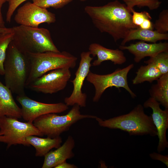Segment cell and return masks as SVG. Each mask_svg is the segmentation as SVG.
Masks as SVG:
<instances>
[{
    "mask_svg": "<svg viewBox=\"0 0 168 168\" xmlns=\"http://www.w3.org/2000/svg\"><path fill=\"white\" fill-rule=\"evenodd\" d=\"M149 90L151 97L168 109V73L163 74Z\"/></svg>",
    "mask_w": 168,
    "mask_h": 168,
    "instance_id": "cell-20",
    "label": "cell"
},
{
    "mask_svg": "<svg viewBox=\"0 0 168 168\" xmlns=\"http://www.w3.org/2000/svg\"><path fill=\"white\" fill-rule=\"evenodd\" d=\"M84 11L94 26L110 35L115 42L124 39L131 29L138 28L133 23L130 11L118 0L102 6H87Z\"/></svg>",
    "mask_w": 168,
    "mask_h": 168,
    "instance_id": "cell-1",
    "label": "cell"
},
{
    "mask_svg": "<svg viewBox=\"0 0 168 168\" xmlns=\"http://www.w3.org/2000/svg\"><path fill=\"white\" fill-rule=\"evenodd\" d=\"M17 118L3 116L0 117V142L7 144V148L13 145H29L26 138L30 135L44 136L33 122L20 121Z\"/></svg>",
    "mask_w": 168,
    "mask_h": 168,
    "instance_id": "cell-7",
    "label": "cell"
},
{
    "mask_svg": "<svg viewBox=\"0 0 168 168\" xmlns=\"http://www.w3.org/2000/svg\"><path fill=\"white\" fill-rule=\"evenodd\" d=\"M73 0H33V2L43 8L52 7L58 9L62 8Z\"/></svg>",
    "mask_w": 168,
    "mask_h": 168,
    "instance_id": "cell-26",
    "label": "cell"
},
{
    "mask_svg": "<svg viewBox=\"0 0 168 168\" xmlns=\"http://www.w3.org/2000/svg\"><path fill=\"white\" fill-rule=\"evenodd\" d=\"M75 145V140L71 135L68 136L64 143L53 151H50L44 156L42 168H54L66 160L74 156L73 149Z\"/></svg>",
    "mask_w": 168,
    "mask_h": 168,
    "instance_id": "cell-15",
    "label": "cell"
},
{
    "mask_svg": "<svg viewBox=\"0 0 168 168\" xmlns=\"http://www.w3.org/2000/svg\"><path fill=\"white\" fill-rule=\"evenodd\" d=\"M12 28L13 42L24 53L60 52L54 43L49 31L47 29L22 25Z\"/></svg>",
    "mask_w": 168,
    "mask_h": 168,
    "instance_id": "cell-4",
    "label": "cell"
},
{
    "mask_svg": "<svg viewBox=\"0 0 168 168\" xmlns=\"http://www.w3.org/2000/svg\"><path fill=\"white\" fill-rule=\"evenodd\" d=\"M89 51L81 54V60L75 73V77L70 81L73 85L72 91L69 96L64 99V103L68 106L77 104L80 107L86 106L87 96L86 93L82 92V88L84 81L90 71L91 62L93 59Z\"/></svg>",
    "mask_w": 168,
    "mask_h": 168,
    "instance_id": "cell-10",
    "label": "cell"
},
{
    "mask_svg": "<svg viewBox=\"0 0 168 168\" xmlns=\"http://www.w3.org/2000/svg\"><path fill=\"white\" fill-rule=\"evenodd\" d=\"M13 31L0 33V75H3V63L7 48L13 40Z\"/></svg>",
    "mask_w": 168,
    "mask_h": 168,
    "instance_id": "cell-22",
    "label": "cell"
},
{
    "mask_svg": "<svg viewBox=\"0 0 168 168\" xmlns=\"http://www.w3.org/2000/svg\"><path fill=\"white\" fill-rule=\"evenodd\" d=\"M88 49L91 55L97 57L92 63L94 66H99L106 61H110L114 65H122L127 60L124 53L119 49H108L100 44L93 43L89 45Z\"/></svg>",
    "mask_w": 168,
    "mask_h": 168,
    "instance_id": "cell-16",
    "label": "cell"
},
{
    "mask_svg": "<svg viewBox=\"0 0 168 168\" xmlns=\"http://www.w3.org/2000/svg\"><path fill=\"white\" fill-rule=\"evenodd\" d=\"M142 65L136 72V75L132 80L133 85H137L147 82L152 83L156 81L163 74L154 64L148 63Z\"/></svg>",
    "mask_w": 168,
    "mask_h": 168,
    "instance_id": "cell-21",
    "label": "cell"
},
{
    "mask_svg": "<svg viewBox=\"0 0 168 168\" xmlns=\"http://www.w3.org/2000/svg\"><path fill=\"white\" fill-rule=\"evenodd\" d=\"M131 12L132 13L133 23L138 28L139 26L146 21L148 19L151 20L152 19L150 14L146 11L138 12L135 11L133 8L131 10Z\"/></svg>",
    "mask_w": 168,
    "mask_h": 168,
    "instance_id": "cell-27",
    "label": "cell"
},
{
    "mask_svg": "<svg viewBox=\"0 0 168 168\" xmlns=\"http://www.w3.org/2000/svg\"><path fill=\"white\" fill-rule=\"evenodd\" d=\"M5 85L12 92L25 94L30 71L27 55L20 50L12 40L9 44L3 63Z\"/></svg>",
    "mask_w": 168,
    "mask_h": 168,
    "instance_id": "cell-3",
    "label": "cell"
},
{
    "mask_svg": "<svg viewBox=\"0 0 168 168\" xmlns=\"http://www.w3.org/2000/svg\"><path fill=\"white\" fill-rule=\"evenodd\" d=\"M134 66L133 64H131L123 68L117 69L111 73L105 75L98 74L90 71L86 79L94 86L95 88L93 101L98 102L105 90L112 87L119 89L120 88H123L133 98H135L136 95L130 88L127 80L128 74Z\"/></svg>",
    "mask_w": 168,
    "mask_h": 168,
    "instance_id": "cell-8",
    "label": "cell"
},
{
    "mask_svg": "<svg viewBox=\"0 0 168 168\" xmlns=\"http://www.w3.org/2000/svg\"><path fill=\"white\" fill-rule=\"evenodd\" d=\"M11 90L0 81V117L22 118L21 109L16 103Z\"/></svg>",
    "mask_w": 168,
    "mask_h": 168,
    "instance_id": "cell-17",
    "label": "cell"
},
{
    "mask_svg": "<svg viewBox=\"0 0 168 168\" xmlns=\"http://www.w3.org/2000/svg\"><path fill=\"white\" fill-rule=\"evenodd\" d=\"M144 62L154 64L162 74L168 73V51L159 53Z\"/></svg>",
    "mask_w": 168,
    "mask_h": 168,
    "instance_id": "cell-23",
    "label": "cell"
},
{
    "mask_svg": "<svg viewBox=\"0 0 168 168\" xmlns=\"http://www.w3.org/2000/svg\"><path fill=\"white\" fill-rule=\"evenodd\" d=\"M77 167L73 164H71L67 163L66 161H64L58 165L54 168H77Z\"/></svg>",
    "mask_w": 168,
    "mask_h": 168,
    "instance_id": "cell-30",
    "label": "cell"
},
{
    "mask_svg": "<svg viewBox=\"0 0 168 168\" xmlns=\"http://www.w3.org/2000/svg\"><path fill=\"white\" fill-rule=\"evenodd\" d=\"M154 29L158 32L162 34L167 33L168 31V10L165 9L159 14L158 18L153 23Z\"/></svg>",
    "mask_w": 168,
    "mask_h": 168,
    "instance_id": "cell-25",
    "label": "cell"
},
{
    "mask_svg": "<svg viewBox=\"0 0 168 168\" xmlns=\"http://www.w3.org/2000/svg\"><path fill=\"white\" fill-rule=\"evenodd\" d=\"M27 0H6L8 3V7L6 14V21L7 23L11 21L12 16L17 8Z\"/></svg>",
    "mask_w": 168,
    "mask_h": 168,
    "instance_id": "cell-28",
    "label": "cell"
},
{
    "mask_svg": "<svg viewBox=\"0 0 168 168\" xmlns=\"http://www.w3.org/2000/svg\"><path fill=\"white\" fill-rule=\"evenodd\" d=\"M6 2V0H0V27L2 28L6 27L2 13V8L3 4Z\"/></svg>",
    "mask_w": 168,
    "mask_h": 168,
    "instance_id": "cell-31",
    "label": "cell"
},
{
    "mask_svg": "<svg viewBox=\"0 0 168 168\" xmlns=\"http://www.w3.org/2000/svg\"><path fill=\"white\" fill-rule=\"evenodd\" d=\"M12 31V28L0 27V33Z\"/></svg>",
    "mask_w": 168,
    "mask_h": 168,
    "instance_id": "cell-32",
    "label": "cell"
},
{
    "mask_svg": "<svg viewBox=\"0 0 168 168\" xmlns=\"http://www.w3.org/2000/svg\"><path fill=\"white\" fill-rule=\"evenodd\" d=\"M71 76L70 68H58L45 73L27 87L37 92L52 94L64 90Z\"/></svg>",
    "mask_w": 168,
    "mask_h": 168,
    "instance_id": "cell-9",
    "label": "cell"
},
{
    "mask_svg": "<svg viewBox=\"0 0 168 168\" xmlns=\"http://www.w3.org/2000/svg\"><path fill=\"white\" fill-rule=\"evenodd\" d=\"M168 40V33L162 34L156 30L137 28L131 29L129 31L123 39L121 45H125L127 43L134 40L155 43L158 41Z\"/></svg>",
    "mask_w": 168,
    "mask_h": 168,
    "instance_id": "cell-19",
    "label": "cell"
},
{
    "mask_svg": "<svg viewBox=\"0 0 168 168\" xmlns=\"http://www.w3.org/2000/svg\"><path fill=\"white\" fill-rule=\"evenodd\" d=\"M16 99L21 106L22 117L27 122H33L35 119L44 114L60 113L68 109L65 103H43L32 100L25 94L18 95Z\"/></svg>",
    "mask_w": 168,
    "mask_h": 168,
    "instance_id": "cell-12",
    "label": "cell"
},
{
    "mask_svg": "<svg viewBox=\"0 0 168 168\" xmlns=\"http://www.w3.org/2000/svg\"><path fill=\"white\" fill-rule=\"evenodd\" d=\"M26 54L29 61L30 71L26 87L51 70L64 68H74L77 59V57L65 51Z\"/></svg>",
    "mask_w": 168,
    "mask_h": 168,
    "instance_id": "cell-5",
    "label": "cell"
},
{
    "mask_svg": "<svg viewBox=\"0 0 168 168\" xmlns=\"http://www.w3.org/2000/svg\"><path fill=\"white\" fill-rule=\"evenodd\" d=\"M14 19L20 25L38 27L43 23L55 22V15L33 2H28L18 9Z\"/></svg>",
    "mask_w": 168,
    "mask_h": 168,
    "instance_id": "cell-11",
    "label": "cell"
},
{
    "mask_svg": "<svg viewBox=\"0 0 168 168\" xmlns=\"http://www.w3.org/2000/svg\"><path fill=\"white\" fill-rule=\"evenodd\" d=\"M28 144L33 146L35 150L36 156H43L53 148L61 146L63 141L61 137L41 138L37 136L30 135L26 138Z\"/></svg>",
    "mask_w": 168,
    "mask_h": 168,
    "instance_id": "cell-18",
    "label": "cell"
},
{
    "mask_svg": "<svg viewBox=\"0 0 168 168\" xmlns=\"http://www.w3.org/2000/svg\"><path fill=\"white\" fill-rule=\"evenodd\" d=\"M79 0L81 2H85V1H86L88 0Z\"/></svg>",
    "mask_w": 168,
    "mask_h": 168,
    "instance_id": "cell-33",
    "label": "cell"
},
{
    "mask_svg": "<svg viewBox=\"0 0 168 168\" xmlns=\"http://www.w3.org/2000/svg\"><path fill=\"white\" fill-rule=\"evenodd\" d=\"M150 157L152 160L161 161L168 167V155H164L160 153L153 152L150 153Z\"/></svg>",
    "mask_w": 168,
    "mask_h": 168,
    "instance_id": "cell-29",
    "label": "cell"
},
{
    "mask_svg": "<svg viewBox=\"0 0 168 168\" xmlns=\"http://www.w3.org/2000/svg\"><path fill=\"white\" fill-rule=\"evenodd\" d=\"M144 107L138 104L128 113L108 119L95 118L99 126L111 129H119L130 136H157V131L151 115L145 114Z\"/></svg>",
    "mask_w": 168,
    "mask_h": 168,
    "instance_id": "cell-2",
    "label": "cell"
},
{
    "mask_svg": "<svg viewBox=\"0 0 168 168\" xmlns=\"http://www.w3.org/2000/svg\"><path fill=\"white\" fill-rule=\"evenodd\" d=\"M119 49L127 50L134 55V62L138 63L145 57H153L161 52L168 51V43H147L140 41L128 46L119 45Z\"/></svg>",
    "mask_w": 168,
    "mask_h": 168,
    "instance_id": "cell-14",
    "label": "cell"
},
{
    "mask_svg": "<svg viewBox=\"0 0 168 168\" xmlns=\"http://www.w3.org/2000/svg\"><path fill=\"white\" fill-rule=\"evenodd\" d=\"M65 115H60L55 113L42 115L33 122L34 125L43 135L54 138L69 130L71 127L79 120L86 118L95 119L96 116L81 113L80 106L75 104Z\"/></svg>",
    "mask_w": 168,
    "mask_h": 168,
    "instance_id": "cell-6",
    "label": "cell"
},
{
    "mask_svg": "<svg viewBox=\"0 0 168 168\" xmlns=\"http://www.w3.org/2000/svg\"><path fill=\"white\" fill-rule=\"evenodd\" d=\"M160 104L152 97H150L143 103L145 108H150L152 111L151 116L157 131L159 142L157 148L158 153L168 147L166 132L168 128V109L162 110Z\"/></svg>",
    "mask_w": 168,
    "mask_h": 168,
    "instance_id": "cell-13",
    "label": "cell"
},
{
    "mask_svg": "<svg viewBox=\"0 0 168 168\" xmlns=\"http://www.w3.org/2000/svg\"><path fill=\"white\" fill-rule=\"evenodd\" d=\"M128 8L130 11L133 7H147L151 10L157 9L161 3L159 0H123Z\"/></svg>",
    "mask_w": 168,
    "mask_h": 168,
    "instance_id": "cell-24",
    "label": "cell"
}]
</instances>
